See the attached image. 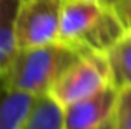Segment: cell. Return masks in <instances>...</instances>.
<instances>
[{
	"label": "cell",
	"instance_id": "1",
	"mask_svg": "<svg viewBox=\"0 0 131 129\" xmlns=\"http://www.w3.org/2000/svg\"><path fill=\"white\" fill-rule=\"evenodd\" d=\"M85 50L63 42L25 48L17 53L2 80V88H20L37 94L50 93L55 81L68 70Z\"/></svg>",
	"mask_w": 131,
	"mask_h": 129
},
{
	"label": "cell",
	"instance_id": "2",
	"mask_svg": "<svg viewBox=\"0 0 131 129\" xmlns=\"http://www.w3.org/2000/svg\"><path fill=\"white\" fill-rule=\"evenodd\" d=\"M111 83L113 71L108 55L85 50L80 58L55 81L50 94L61 106H68Z\"/></svg>",
	"mask_w": 131,
	"mask_h": 129
},
{
	"label": "cell",
	"instance_id": "3",
	"mask_svg": "<svg viewBox=\"0 0 131 129\" xmlns=\"http://www.w3.org/2000/svg\"><path fill=\"white\" fill-rule=\"evenodd\" d=\"M63 0H25L17 12L18 48L48 45L58 40Z\"/></svg>",
	"mask_w": 131,
	"mask_h": 129
},
{
	"label": "cell",
	"instance_id": "4",
	"mask_svg": "<svg viewBox=\"0 0 131 129\" xmlns=\"http://www.w3.org/2000/svg\"><path fill=\"white\" fill-rule=\"evenodd\" d=\"M119 88L115 83L65 106V129H95L115 116Z\"/></svg>",
	"mask_w": 131,
	"mask_h": 129
},
{
	"label": "cell",
	"instance_id": "5",
	"mask_svg": "<svg viewBox=\"0 0 131 129\" xmlns=\"http://www.w3.org/2000/svg\"><path fill=\"white\" fill-rule=\"evenodd\" d=\"M108 5L103 0H63L58 42L78 46Z\"/></svg>",
	"mask_w": 131,
	"mask_h": 129
},
{
	"label": "cell",
	"instance_id": "6",
	"mask_svg": "<svg viewBox=\"0 0 131 129\" xmlns=\"http://www.w3.org/2000/svg\"><path fill=\"white\" fill-rule=\"evenodd\" d=\"M126 33V27L116 13L115 7L108 5L100 20L80 42V48L98 53H108Z\"/></svg>",
	"mask_w": 131,
	"mask_h": 129
},
{
	"label": "cell",
	"instance_id": "7",
	"mask_svg": "<svg viewBox=\"0 0 131 129\" xmlns=\"http://www.w3.org/2000/svg\"><path fill=\"white\" fill-rule=\"evenodd\" d=\"M0 129H22L28 119L38 96L20 88H2Z\"/></svg>",
	"mask_w": 131,
	"mask_h": 129
},
{
	"label": "cell",
	"instance_id": "8",
	"mask_svg": "<svg viewBox=\"0 0 131 129\" xmlns=\"http://www.w3.org/2000/svg\"><path fill=\"white\" fill-rule=\"evenodd\" d=\"M20 0H2L0 7V76L8 71L17 53L20 51L17 42V12Z\"/></svg>",
	"mask_w": 131,
	"mask_h": 129
},
{
	"label": "cell",
	"instance_id": "9",
	"mask_svg": "<svg viewBox=\"0 0 131 129\" xmlns=\"http://www.w3.org/2000/svg\"><path fill=\"white\" fill-rule=\"evenodd\" d=\"M22 129H65V106L50 93L40 94Z\"/></svg>",
	"mask_w": 131,
	"mask_h": 129
},
{
	"label": "cell",
	"instance_id": "10",
	"mask_svg": "<svg viewBox=\"0 0 131 129\" xmlns=\"http://www.w3.org/2000/svg\"><path fill=\"white\" fill-rule=\"evenodd\" d=\"M108 60L113 71V83L121 88H131V28L110 50Z\"/></svg>",
	"mask_w": 131,
	"mask_h": 129
},
{
	"label": "cell",
	"instance_id": "11",
	"mask_svg": "<svg viewBox=\"0 0 131 129\" xmlns=\"http://www.w3.org/2000/svg\"><path fill=\"white\" fill-rule=\"evenodd\" d=\"M113 121H115V129H131V88L119 89Z\"/></svg>",
	"mask_w": 131,
	"mask_h": 129
},
{
	"label": "cell",
	"instance_id": "12",
	"mask_svg": "<svg viewBox=\"0 0 131 129\" xmlns=\"http://www.w3.org/2000/svg\"><path fill=\"white\" fill-rule=\"evenodd\" d=\"M116 13L119 15L121 22L125 23L126 30L131 28V0H118V2L113 3Z\"/></svg>",
	"mask_w": 131,
	"mask_h": 129
},
{
	"label": "cell",
	"instance_id": "13",
	"mask_svg": "<svg viewBox=\"0 0 131 129\" xmlns=\"http://www.w3.org/2000/svg\"><path fill=\"white\" fill-rule=\"evenodd\" d=\"M95 129H115V121H113V118H111L110 121H106L105 124H101V126H98Z\"/></svg>",
	"mask_w": 131,
	"mask_h": 129
},
{
	"label": "cell",
	"instance_id": "14",
	"mask_svg": "<svg viewBox=\"0 0 131 129\" xmlns=\"http://www.w3.org/2000/svg\"><path fill=\"white\" fill-rule=\"evenodd\" d=\"M103 2H106V3H110V5H111V2H113V0H103Z\"/></svg>",
	"mask_w": 131,
	"mask_h": 129
},
{
	"label": "cell",
	"instance_id": "15",
	"mask_svg": "<svg viewBox=\"0 0 131 129\" xmlns=\"http://www.w3.org/2000/svg\"><path fill=\"white\" fill-rule=\"evenodd\" d=\"M115 2H118V0H113V2H111V5H113V3H115Z\"/></svg>",
	"mask_w": 131,
	"mask_h": 129
},
{
	"label": "cell",
	"instance_id": "16",
	"mask_svg": "<svg viewBox=\"0 0 131 129\" xmlns=\"http://www.w3.org/2000/svg\"><path fill=\"white\" fill-rule=\"evenodd\" d=\"M20 2H25V0H20Z\"/></svg>",
	"mask_w": 131,
	"mask_h": 129
}]
</instances>
